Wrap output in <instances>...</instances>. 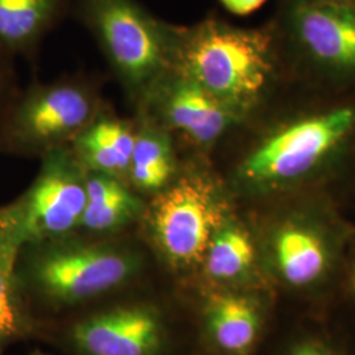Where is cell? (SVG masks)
<instances>
[{"mask_svg":"<svg viewBox=\"0 0 355 355\" xmlns=\"http://www.w3.org/2000/svg\"><path fill=\"white\" fill-rule=\"evenodd\" d=\"M31 278L49 299L76 304L124 284L140 268V257L112 242H41Z\"/></svg>","mask_w":355,"mask_h":355,"instance_id":"cell-6","label":"cell"},{"mask_svg":"<svg viewBox=\"0 0 355 355\" xmlns=\"http://www.w3.org/2000/svg\"><path fill=\"white\" fill-rule=\"evenodd\" d=\"M101 116L96 92L79 80H61L28 89L3 114L0 149L45 155L67 146Z\"/></svg>","mask_w":355,"mask_h":355,"instance_id":"cell-5","label":"cell"},{"mask_svg":"<svg viewBox=\"0 0 355 355\" xmlns=\"http://www.w3.org/2000/svg\"><path fill=\"white\" fill-rule=\"evenodd\" d=\"M86 177L69 145L42 157L41 170L26 195L6 208L20 245L54 241L79 227L87 199Z\"/></svg>","mask_w":355,"mask_h":355,"instance_id":"cell-7","label":"cell"},{"mask_svg":"<svg viewBox=\"0 0 355 355\" xmlns=\"http://www.w3.org/2000/svg\"><path fill=\"white\" fill-rule=\"evenodd\" d=\"M1 53V51H0ZM3 71L0 70V105H1V95H3V89H4V80H3ZM3 117V112H0V120Z\"/></svg>","mask_w":355,"mask_h":355,"instance_id":"cell-23","label":"cell"},{"mask_svg":"<svg viewBox=\"0 0 355 355\" xmlns=\"http://www.w3.org/2000/svg\"><path fill=\"white\" fill-rule=\"evenodd\" d=\"M16 253L0 261V343L17 331V312L11 284V271Z\"/></svg>","mask_w":355,"mask_h":355,"instance_id":"cell-18","label":"cell"},{"mask_svg":"<svg viewBox=\"0 0 355 355\" xmlns=\"http://www.w3.org/2000/svg\"><path fill=\"white\" fill-rule=\"evenodd\" d=\"M255 261L257 249L250 232L230 215L216 232L202 266L211 279L233 283L250 277Z\"/></svg>","mask_w":355,"mask_h":355,"instance_id":"cell-16","label":"cell"},{"mask_svg":"<svg viewBox=\"0 0 355 355\" xmlns=\"http://www.w3.org/2000/svg\"><path fill=\"white\" fill-rule=\"evenodd\" d=\"M230 215L223 186L198 168L178 174L144 211L154 249L174 270L200 266L216 232Z\"/></svg>","mask_w":355,"mask_h":355,"instance_id":"cell-3","label":"cell"},{"mask_svg":"<svg viewBox=\"0 0 355 355\" xmlns=\"http://www.w3.org/2000/svg\"><path fill=\"white\" fill-rule=\"evenodd\" d=\"M135 146V125L114 117L99 116L76 140L71 149L89 173H102L128 183Z\"/></svg>","mask_w":355,"mask_h":355,"instance_id":"cell-12","label":"cell"},{"mask_svg":"<svg viewBox=\"0 0 355 355\" xmlns=\"http://www.w3.org/2000/svg\"><path fill=\"white\" fill-rule=\"evenodd\" d=\"M272 36L207 19L177 28L174 64L234 114H249L261 102L275 73Z\"/></svg>","mask_w":355,"mask_h":355,"instance_id":"cell-1","label":"cell"},{"mask_svg":"<svg viewBox=\"0 0 355 355\" xmlns=\"http://www.w3.org/2000/svg\"><path fill=\"white\" fill-rule=\"evenodd\" d=\"M290 355H334L328 347L321 343L306 341L299 343Z\"/></svg>","mask_w":355,"mask_h":355,"instance_id":"cell-21","label":"cell"},{"mask_svg":"<svg viewBox=\"0 0 355 355\" xmlns=\"http://www.w3.org/2000/svg\"><path fill=\"white\" fill-rule=\"evenodd\" d=\"M205 324L217 347L229 354L245 355L258 338L262 315L257 300L248 295L215 293L205 308Z\"/></svg>","mask_w":355,"mask_h":355,"instance_id":"cell-14","label":"cell"},{"mask_svg":"<svg viewBox=\"0 0 355 355\" xmlns=\"http://www.w3.org/2000/svg\"><path fill=\"white\" fill-rule=\"evenodd\" d=\"M165 327L150 305H125L78 322L71 331L85 355H155L164 343Z\"/></svg>","mask_w":355,"mask_h":355,"instance_id":"cell-11","label":"cell"},{"mask_svg":"<svg viewBox=\"0 0 355 355\" xmlns=\"http://www.w3.org/2000/svg\"><path fill=\"white\" fill-rule=\"evenodd\" d=\"M82 13L124 87L142 102L173 67L177 28L136 0H82Z\"/></svg>","mask_w":355,"mask_h":355,"instance_id":"cell-4","label":"cell"},{"mask_svg":"<svg viewBox=\"0 0 355 355\" xmlns=\"http://www.w3.org/2000/svg\"><path fill=\"white\" fill-rule=\"evenodd\" d=\"M220 1L229 12L239 15V16H246L261 8L267 0H220Z\"/></svg>","mask_w":355,"mask_h":355,"instance_id":"cell-20","label":"cell"},{"mask_svg":"<svg viewBox=\"0 0 355 355\" xmlns=\"http://www.w3.org/2000/svg\"><path fill=\"white\" fill-rule=\"evenodd\" d=\"M287 20L315 64L338 76H355V6L292 0Z\"/></svg>","mask_w":355,"mask_h":355,"instance_id":"cell-10","label":"cell"},{"mask_svg":"<svg viewBox=\"0 0 355 355\" xmlns=\"http://www.w3.org/2000/svg\"><path fill=\"white\" fill-rule=\"evenodd\" d=\"M318 1H327V3H340V4H352V6H355V0H318Z\"/></svg>","mask_w":355,"mask_h":355,"instance_id":"cell-22","label":"cell"},{"mask_svg":"<svg viewBox=\"0 0 355 355\" xmlns=\"http://www.w3.org/2000/svg\"><path fill=\"white\" fill-rule=\"evenodd\" d=\"M86 198L79 227L89 232L107 233L124 228L145 211V205L128 183L102 173L87 171Z\"/></svg>","mask_w":355,"mask_h":355,"instance_id":"cell-15","label":"cell"},{"mask_svg":"<svg viewBox=\"0 0 355 355\" xmlns=\"http://www.w3.org/2000/svg\"><path fill=\"white\" fill-rule=\"evenodd\" d=\"M329 224L311 214H291L277 221L266 237L267 261L283 283L295 288L325 279L337 254Z\"/></svg>","mask_w":355,"mask_h":355,"instance_id":"cell-9","label":"cell"},{"mask_svg":"<svg viewBox=\"0 0 355 355\" xmlns=\"http://www.w3.org/2000/svg\"><path fill=\"white\" fill-rule=\"evenodd\" d=\"M355 130L354 107L305 114L272 129L241 161L236 177L246 190H286L313 177L341 152Z\"/></svg>","mask_w":355,"mask_h":355,"instance_id":"cell-2","label":"cell"},{"mask_svg":"<svg viewBox=\"0 0 355 355\" xmlns=\"http://www.w3.org/2000/svg\"><path fill=\"white\" fill-rule=\"evenodd\" d=\"M352 283H353V288H354L355 291V268L354 271H353V275H352Z\"/></svg>","mask_w":355,"mask_h":355,"instance_id":"cell-24","label":"cell"},{"mask_svg":"<svg viewBox=\"0 0 355 355\" xmlns=\"http://www.w3.org/2000/svg\"><path fill=\"white\" fill-rule=\"evenodd\" d=\"M178 175L171 133L148 114L135 127V146L128 170V184L145 193H158Z\"/></svg>","mask_w":355,"mask_h":355,"instance_id":"cell-13","label":"cell"},{"mask_svg":"<svg viewBox=\"0 0 355 355\" xmlns=\"http://www.w3.org/2000/svg\"><path fill=\"white\" fill-rule=\"evenodd\" d=\"M62 0H0V51L24 53L54 23Z\"/></svg>","mask_w":355,"mask_h":355,"instance_id":"cell-17","label":"cell"},{"mask_svg":"<svg viewBox=\"0 0 355 355\" xmlns=\"http://www.w3.org/2000/svg\"><path fill=\"white\" fill-rule=\"evenodd\" d=\"M155 123L196 146L208 148L242 120L207 89L171 67L141 102Z\"/></svg>","mask_w":355,"mask_h":355,"instance_id":"cell-8","label":"cell"},{"mask_svg":"<svg viewBox=\"0 0 355 355\" xmlns=\"http://www.w3.org/2000/svg\"><path fill=\"white\" fill-rule=\"evenodd\" d=\"M19 246L20 243L13 232L10 217L7 215V211L3 209L0 211V261L7 255L16 253Z\"/></svg>","mask_w":355,"mask_h":355,"instance_id":"cell-19","label":"cell"}]
</instances>
